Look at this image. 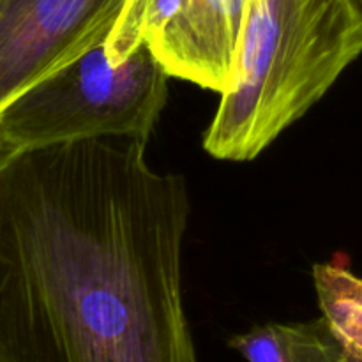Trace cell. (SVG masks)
<instances>
[{
	"label": "cell",
	"instance_id": "277c9868",
	"mask_svg": "<svg viewBox=\"0 0 362 362\" xmlns=\"http://www.w3.org/2000/svg\"><path fill=\"white\" fill-rule=\"evenodd\" d=\"M129 0H0V112L106 41Z\"/></svg>",
	"mask_w": 362,
	"mask_h": 362
},
{
	"label": "cell",
	"instance_id": "7a4b0ae2",
	"mask_svg": "<svg viewBox=\"0 0 362 362\" xmlns=\"http://www.w3.org/2000/svg\"><path fill=\"white\" fill-rule=\"evenodd\" d=\"M361 53V0H247L232 85L204 148L223 161L258 158Z\"/></svg>",
	"mask_w": 362,
	"mask_h": 362
},
{
	"label": "cell",
	"instance_id": "8992f818",
	"mask_svg": "<svg viewBox=\"0 0 362 362\" xmlns=\"http://www.w3.org/2000/svg\"><path fill=\"white\" fill-rule=\"evenodd\" d=\"M228 346L247 362H346L324 318L300 324H265L233 336Z\"/></svg>",
	"mask_w": 362,
	"mask_h": 362
},
{
	"label": "cell",
	"instance_id": "5b68a950",
	"mask_svg": "<svg viewBox=\"0 0 362 362\" xmlns=\"http://www.w3.org/2000/svg\"><path fill=\"white\" fill-rule=\"evenodd\" d=\"M247 0H186L180 20L151 52L170 76L223 94L235 71Z\"/></svg>",
	"mask_w": 362,
	"mask_h": 362
},
{
	"label": "cell",
	"instance_id": "52a82bcc",
	"mask_svg": "<svg viewBox=\"0 0 362 362\" xmlns=\"http://www.w3.org/2000/svg\"><path fill=\"white\" fill-rule=\"evenodd\" d=\"M313 281L322 318L349 362H362V278L343 265L317 264Z\"/></svg>",
	"mask_w": 362,
	"mask_h": 362
},
{
	"label": "cell",
	"instance_id": "ba28073f",
	"mask_svg": "<svg viewBox=\"0 0 362 362\" xmlns=\"http://www.w3.org/2000/svg\"><path fill=\"white\" fill-rule=\"evenodd\" d=\"M346 362H349V361H346Z\"/></svg>",
	"mask_w": 362,
	"mask_h": 362
},
{
	"label": "cell",
	"instance_id": "3957f363",
	"mask_svg": "<svg viewBox=\"0 0 362 362\" xmlns=\"http://www.w3.org/2000/svg\"><path fill=\"white\" fill-rule=\"evenodd\" d=\"M99 42L0 112V151L94 138L147 141L168 101V78L147 45L115 64Z\"/></svg>",
	"mask_w": 362,
	"mask_h": 362
},
{
	"label": "cell",
	"instance_id": "6da1fadb",
	"mask_svg": "<svg viewBox=\"0 0 362 362\" xmlns=\"http://www.w3.org/2000/svg\"><path fill=\"white\" fill-rule=\"evenodd\" d=\"M147 141L0 151V362H198L186 182Z\"/></svg>",
	"mask_w": 362,
	"mask_h": 362
},
{
	"label": "cell",
	"instance_id": "9c48e42d",
	"mask_svg": "<svg viewBox=\"0 0 362 362\" xmlns=\"http://www.w3.org/2000/svg\"><path fill=\"white\" fill-rule=\"evenodd\" d=\"M361 2H362V0H361Z\"/></svg>",
	"mask_w": 362,
	"mask_h": 362
}]
</instances>
